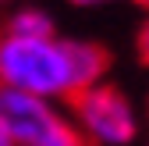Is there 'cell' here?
I'll return each mask as SVG.
<instances>
[{
  "label": "cell",
  "instance_id": "6da1fadb",
  "mask_svg": "<svg viewBox=\"0 0 149 146\" xmlns=\"http://www.w3.org/2000/svg\"><path fill=\"white\" fill-rule=\"evenodd\" d=\"M0 86L22 89L32 96H68L74 89L68 43L32 39V36H14L11 29H0Z\"/></svg>",
  "mask_w": 149,
  "mask_h": 146
},
{
  "label": "cell",
  "instance_id": "7a4b0ae2",
  "mask_svg": "<svg viewBox=\"0 0 149 146\" xmlns=\"http://www.w3.org/2000/svg\"><path fill=\"white\" fill-rule=\"evenodd\" d=\"M0 125L22 146H96V139L64 121L50 103L11 86H0Z\"/></svg>",
  "mask_w": 149,
  "mask_h": 146
},
{
  "label": "cell",
  "instance_id": "9c48e42d",
  "mask_svg": "<svg viewBox=\"0 0 149 146\" xmlns=\"http://www.w3.org/2000/svg\"><path fill=\"white\" fill-rule=\"evenodd\" d=\"M135 4H142V7H149V0H135Z\"/></svg>",
  "mask_w": 149,
  "mask_h": 146
},
{
  "label": "cell",
  "instance_id": "277c9868",
  "mask_svg": "<svg viewBox=\"0 0 149 146\" xmlns=\"http://www.w3.org/2000/svg\"><path fill=\"white\" fill-rule=\"evenodd\" d=\"M68 57H71V71H74V89H89L96 86L100 75L110 68V50L103 43H85V39H68Z\"/></svg>",
  "mask_w": 149,
  "mask_h": 146
},
{
  "label": "cell",
  "instance_id": "52a82bcc",
  "mask_svg": "<svg viewBox=\"0 0 149 146\" xmlns=\"http://www.w3.org/2000/svg\"><path fill=\"white\" fill-rule=\"evenodd\" d=\"M11 142H14V139L7 135V128H4V125H0V146H11Z\"/></svg>",
  "mask_w": 149,
  "mask_h": 146
},
{
  "label": "cell",
  "instance_id": "5b68a950",
  "mask_svg": "<svg viewBox=\"0 0 149 146\" xmlns=\"http://www.w3.org/2000/svg\"><path fill=\"white\" fill-rule=\"evenodd\" d=\"M14 36H32V39H53V22L43 11H18L11 22L4 25Z\"/></svg>",
  "mask_w": 149,
  "mask_h": 146
},
{
  "label": "cell",
  "instance_id": "ba28073f",
  "mask_svg": "<svg viewBox=\"0 0 149 146\" xmlns=\"http://www.w3.org/2000/svg\"><path fill=\"white\" fill-rule=\"evenodd\" d=\"M71 4H78V7H92V4H107V0H71Z\"/></svg>",
  "mask_w": 149,
  "mask_h": 146
},
{
  "label": "cell",
  "instance_id": "8992f818",
  "mask_svg": "<svg viewBox=\"0 0 149 146\" xmlns=\"http://www.w3.org/2000/svg\"><path fill=\"white\" fill-rule=\"evenodd\" d=\"M135 50H139V61L149 68V22L139 29V36H135Z\"/></svg>",
  "mask_w": 149,
  "mask_h": 146
},
{
  "label": "cell",
  "instance_id": "3957f363",
  "mask_svg": "<svg viewBox=\"0 0 149 146\" xmlns=\"http://www.w3.org/2000/svg\"><path fill=\"white\" fill-rule=\"evenodd\" d=\"M71 114L78 118L89 135L103 142V146H124L135 139V114H132V103L121 93L117 86H89V89H78V93H68L64 96Z\"/></svg>",
  "mask_w": 149,
  "mask_h": 146
}]
</instances>
